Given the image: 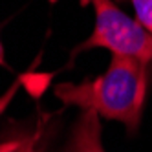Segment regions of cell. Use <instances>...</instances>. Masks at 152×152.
Wrapping results in <instances>:
<instances>
[{"label":"cell","instance_id":"cell-1","mask_svg":"<svg viewBox=\"0 0 152 152\" xmlns=\"http://www.w3.org/2000/svg\"><path fill=\"white\" fill-rule=\"evenodd\" d=\"M150 83L148 62L128 55H112L103 75L83 83H61L53 88L55 97L66 106L123 123L126 132H137Z\"/></svg>","mask_w":152,"mask_h":152},{"label":"cell","instance_id":"cell-2","mask_svg":"<svg viewBox=\"0 0 152 152\" xmlns=\"http://www.w3.org/2000/svg\"><path fill=\"white\" fill-rule=\"evenodd\" d=\"M95 11V26L90 37L73 50L72 59L81 51L104 48L112 55H128L152 62V35L136 18H130L112 0H90Z\"/></svg>","mask_w":152,"mask_h":152},{"label":"cell","instance_id":"cell-3","mask_svg":"<svg viewBox=\"0 0 152 152\" xmlns=\"http://www.w3.org/2000/svg\"><path fill=\"white\" fill-rule=\"evenodd\" d=\"M101 136L103 126L99 115L95 112H81L64 152H106Z\"/></svg>","mask_w":152,"mask_h":152},{"label":"cell","instance_id":"cell-4","mask_svg":"<svg viewBox=\"0 0 152 152\" xmlns=\"http://www.w3.org/2000/svg\"><path fill=\"white\" fill-rule=\"evenodd\" d=\"M136 9V20L152 35V0H130Z\"/></svg>","mask_w":152,"mask_h":152},{"label":"cell","instance_id":"cell-5","mask_svg":"<svg viewBox=\"0 0 152 152\" xmlns=\"http://www.w3.org/2000/svg\"><path fill=\"white\" fill-rule=\"evenodd\" d=\"M0 152H39L35 147V137H20L0 147Z\"/></svg>","mask_w":152,"mask_h":152},{"label":"cell","instance_id":"cell-6","mask_svg":"<svg viewBox=\"0 0 152 152\" xmlns=\"http://www.w3.org/2000/svg\"><path fill=\"white\" fill-rule=\"evenodd\" d=\"M0 66L7 68V61H6V55H4V46H2V42H0Z\"/></svg>","mask_w":152,"mask_h":152}]
</instances>
